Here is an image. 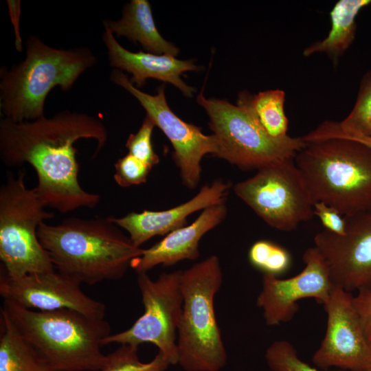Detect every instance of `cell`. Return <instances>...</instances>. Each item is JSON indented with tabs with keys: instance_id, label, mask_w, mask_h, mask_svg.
<instances>
[{
	"instance_id": "7402d4cb",
	"label": "cell",
	"mask_w": 371,
	"mask_h": 371,
	"mask_svg": "<svg viewBox=\"0 0 371 371\" xmlns=\"http://www.w3.org/2000/svg\"><path fill=\"white\" fill-rule=\"evenodd\" d=\"M0 371H52L1 310Z\"/></svg>"
},
{
	"instance_id": "7a4b0ae2",
	"label": "cell",
	"mask_w": 371,
	"mask_h": 371,
	"mask_svg": "<svg viewBox=\"0 0 371 371\" xmlns=\"http://www.w3.org/2000/svg\"><path fill=\"white\" fill-rule=\"evenodd\" d=\"M120 228L108 216H71L58 225L41 223L37 236L58 272L93 285L121 279L142 254Z\"/></svg>"
},
{
	"instance_id": "ba28073f",
	"label": "cell",
	"mask_w": 371,
	"mask_h": 371,
	"mask_svg": "<svg viewBox=\"0 0 371 371\" xmlns=\"http://www.w3.org/2000/svg\"><path fill=\"white\" fill-rule=\"evenodd\" d=\"M196 101L205 110L215 137V157L243 170H259L276 161L295 157L305 142L289 135L270 137L245 107L225 100L205 98L201 92Z\"/></svg>"
},
{
	"instance_id": "5b68a950",
	"label": "cell",
	"mask_w": 371,
	"mask_h": 371,
	"mask_svg": "<svg viewBox=\"0 0 371 371\" xmlns=\"http://www.w3.org/2000/svg\"><path fill=\"white\" fill-rule=\"evenodd\" d=\"M305 143L294 160L313 203L343 216L371 210V148L345 138Z\"/></svg>"
},
{
	"instance_id": "6da1fadb",
	"label": "cell",
	"mask_w": 371,
	"mask_h": 371,
	"mask_svg": "<svg viewBox=\"0 0 371 371\" xmlns=\"http://www.w3.org/2000/svg\"><path fill=\"white\" fill-rule=\"evenodd\" d=\"M80 139L96 141L95 158L106 144L108 132L97 117L70 110L20 122L3 117L0 158L9 167L25 163L32 166L38 179L34 188L46 207L63 214L92 209L100 195L85 190L78 181L74 144Z\"/></svg>"
},
{
	"instance_id": "8fae6325",
	"label": "cell",
	"mask_w": 371,
	"mask_h": 371,
	"mask_svg": "<svg viewBox=\"0 0 371 371\" xmlns=\"http://www.w3.org/2000/svg\"><path fill=\"white\" fill-rule=\"evenodd\" d=\"M110 80L139 101L146 115L170 140L174 149L172 157L183 184L188 188H195L201 179L203 157L207 154L214 156L216 153L214 135L203 134L199 127L176 115L167 104L164 86L159 87L155 95L144 93L133 85L121 70L116 69L111 71Z\"/></svg>"
},
{
	"instance_id": "ac0fdd59",
	"label": "cell",
	"mask_w": 371,
	"mask_h": 371,
	"mask_svg": "<svg viewBox=\"0 0 371 371\" xmlns=\"http://www.w3.org/2000/svg\"><path fill=\"white\" fill-rule=\"evenodd\" d=\"M104 27L102 39L110 65L131 74L130 81L137 88L143 87L148 78H154L171 83L185 96L192 97L194 88L188 86L180 77L183 72L199 69L192 60H181L168 54L128 51L117 41L107 27Z\"/></svg>"
},
{
	"instance_id": "7c38bea8",
	"label": "cell",
	"mask_w": 371,
	"mask_h": 371,
	"mask_svg": "<svg viewBox=\"0 0 371 371\" xmlns=\"http://www.w3.org/2000/svg\"><path fill=\"white\" fill-rule=\"evenodd\" d=\"M343 235L323 229L314 237L335 286L347 292L371 289V210L344 216Z\"/></svg>"
},
{
	"instance_id": "277c9868",
	"label": "cell",
	"mask_w": 371,
	"mask_h": 371,
	"mask_svg": "<svg viewBox=\"0 0 371 371\" xmlns=\"http://www.w3.org/2000/svg\"><path fill=\"white\" fill-rule=\"evenodd\" d=\"M23 60L9 69H0V109L14 122L32 121L44 115L48 93L55 87L67 91L97 58L85 47L57 49L31 35Z\"/></svg>"
},
{
	"instance_id": "1f68e13d",
	"label": "cell",
	"mask_w": 371,
	"mask_h": 371,
	"mask_svg": "<svg viewBox=\"0 0 371 371\" xmlns=\"http://www.w3.org/2000/svg\"><path fill=\"white\" fill-rule=\"evenodd\" d=\"M331 138H345L361 142L371 148V137L354 135H338Z\"/></svg>"
},
{
	"instance_id": "4dcf8cb0",
	"label": "cell",
	"mask_w": 371,
	"mask_h": 371,
	"mask_svg": "<svg viewBox=\"0 0 371 371\" xmlns=\"http://www.w3.org/2000/svg\"><path fill=\"white\" fill-rule=\"evenodd\" d=\"M8 12L12 23L14 27L15 34V46L18 52L23 50L22 38L20 33L19 21L21 16V1L20 0H8L7 1Z\"/></svg>"
},
{
	"instance_id": "cb8c5ba5",
	"label": "cell",
	"mask_w": 371,
	"mask_h": 371,
	"mask_svg": "<svg viewBox=\"0 0 371 371\" xmlns=\"http://www.w3.org/2000/svg\"><path fill=\"white\" fill-rule=\"evenodd\" d=\"M250 264L262 274L279 277L291 265V256L283 247L267 240L255 242L248 253Z\"/></svg>"
},
{
	"instance_id": "83f0119b",
	"label": "cell",
	"mask_w": 371,
	"mask_h": 371,
	"mask_svg": "<svg viewBox=\"0 0 371 371\" xmlns=\"http://www.w3.org/2000/svg\"><path fill=\"white\" fill-rule=\"evenodd\" d=\"M114 180L122 188L144 183L151 168L128 153L115 164Z\"/></svg>"
},
{
	"instance_id": "5bb4252c",
	"label": "cell",
	"mask_w": 371,
	"mask_h": 371,
	"mask_svg": "<svg viewBox=\"0 0 371 371\" xmlns=\"http://www.w3.org/2000/svg\"><path fill=\"white\" fill-rule=\"evenodd\" d=\"M302 260L304 269L293 277L282 279L262 274L256 304L267 326L290 322L299 309L300 300L313 298L323 305L333 291L335 285L319 251L315 247L308 248Z\"/></svg>"
},
{
	"instance_id": "d4e9b609",
	"label": "cell",
	"mask_w": 371,
	"mask_h": 371,
	"mask_svg": "<svg viewBox=\"0 0 371 371\" xmlns=\"http://www.w3.org/2000/svg\"><path fill=\"white\" fill-rule=\"evenodd\" d=\"M138 347L121 344L107 355L104 367L99 371H166L171 365L168 359L158 351L149 362H142L137 355Z\"/></svg>"
},
{
	"instance_id": "d6986e66",
	"label": "cell",
	"mask_w": 371,
	"mask_h": 371,
	"mask_svg": "<svg viewBox=\"0 0 371 371\" xmlns=\"http://www.w3.org/2000/svg\"><path fill=\"white\" fill-rule=\"evenodd\" d=\"M104 26L117 36L139 42L149 53L175 56L179 49L165 40L157 29L150 4L147 0H132L125 5L122 16L117 21L106 19Z\"/></svg>"
},
{
	"instance_id": "9c48e42d",
	"label": "cell",
	"mask_w": 371,
	"mask_h": 371,
	"mask_svg": "<svg viewBox=\"0 0 371 371\" xmlns=\"http://www.w3.org/2000/svg\"><path fill=\"white\" fill-rule=\"evenodd\" d=\"M233 188L260 218L280 231H293L314 215V203L294 157L260 168Z\"/></svg>"
},
{
	"instance_id": "30bf717a",
	"label": "cell",
	"mask_w": 371,
	"mask_h": 371,
	"mask_svg": "<svg viewBox=\"0 0 371 371\" xmlns=\"http://www.w3.org/2000/svg\"><path fill=\"white\" fill-rule=\"evenodd\" d=\"M181 271L164 272L155 280L147 273L137 274L144 313L128 329L109 335L103 346L118 344L138 347L150 343L166 356L171 365L177 364V332L183 306Z\"/></svg>"
},
{
	"instance_id": "3957f363",
	"label": "cell",
	"mask_w": 371,
	"mask_h": 371,
	"mask_svg": "<svg viewBox=\"0 0 371 371\" xmlns=\"http://www.w3.org/2000/svg\"><path fill=\"white\" fill-rule=\"evenodd\" d=\"M1 310L52 371H99L105 365L101 347L111 328L104 319L69 309L31 310L8 300Z\"/></svg>"
},
{
	"instance_id": "f1b7e54d",
	"label": "cell",
	"mask_w": 371,
	"mask_h": 371,
	"mask_svg": "<svg viewBox=\"0 0 371 371\" xmlns=\"http://www.w3.org/2000/svg\"><path fill=\"white\" fill-rule=\"evenodd\" d=\"M314 215L321 221L324 229L339 235L346 231V220L335 208L323 202L314 203Z\"/></svg>"
},
{
	"instance_id": "4fadbf2b",
	"label": "cell",
	"mask_w": 371,
	"mask_h": 371,
	"mask_svg": "<svg viewBox=\"0 0 371 371\" xmlns=\"http://www.w3.org/2000/svg\"><path fill=\"white\" fill-rule=\"evenodd\" d=\"M326 313L325 335L312 357L321 370L337 367L350 371L371 370V346L363 333L351 293L335 286L323 304Z\"/></svg>"
},
{
	"instance_id": "8992f818",
	"label": "cell",
	"mask_w": 371,
	"mask_h": 371,
	"mask_svg": "<svg viewBox=\"0 0 371 371\" xmlns=\"http://www.w3.org/2000/svg\"><path fill=\"white\" fill-rule=\"evenodd\" d=\"M223 277L215 255L181 271L183 306L177 332V364L186 371H219L227 363L214 310Z\"/></svg>"
},
{
	"instance_id": "2e32d148",
	"label": "cell",
	"mask_w": 371,
	"mask_h": 371,
	"mask_svg": "<svg viewBox=\"0 0 371 371\" xmlns=\"http://www.w3.org/2000/svg\"><path fill=\"white\" fill-rule=\"evenodd\" d=\"M231 188L229 182L216 179L203 186L189 201L162 211L144 210L130 212L122 217L108 216L109 220L128 234L132 243L139 247L151 238L167 235L186 225L188 217L199 210L225 203Z\"/></svg>"
},
{
	"instance_id": "44dd1931",
	"label": "cell",
	"mask_w": 371,
	"mask_h": 371,
	"mask_svg": "<svg viewBox=\"0 0 371 371\" xmlns=\"http://www.w3.org/2000/svg\"><path fill=\"white\" fill-rule=\"evenodd\" d=\"M338 135L371 137V69L363 76L355 105L346 117L341 122L324 121L302 138L309 142Z\"/></svg>"
},
{
	"instance_id": "603a6c76",
	"label": "cell",
	"mask_w": 371,
	"mask_h": 371,
	"mask_svg": "<svg viewBox=\"0 0 371 371\" xmlns=\"http://www.w3.org/2000/svg\"><path fill=\"white\" fill-rule=\"evenodd\" d=\"M285 92L281 89L260 91L252 95L240 93L237 104L246 108L272 138L288 136V118L284 111Z\"/></svg>"
},
{
	"instance_id": "4316f807",
	"label": "cell",
	"mask_w": 371,
	"mask_h": 371,
	"mask_svg": "<svg viewBox=\"0 0 371 371\" xmlns=\"http://www.w3.org/2000/svg\"><path fill=\"white\" fill-rule=\"evenodd\" d=\"M155 126L153 120L146 115L140 128L135 134H130L126 147L128 153L143 161L151 168L159 161L152 144V134Z\"/></svg>"
},
{
	"instance_id": "484cf974",
	"label": "cell",
	"mask_w": 371,
	"mask_h": 371,
	"mask_svg": "<svg viewBox=\"0 0 371 371\" xmlns=\"http://www.w3.org/2000/svg\"><path fill=\"white\" fill-rule=\"evenodd\" d=\"M265 358L272 371H324L302 361L293 345L286 340H277L270 344Z\"/></svg>"
},
{
	"instance_id": "9a60e30c",
	"label": "cell",
	"mask_w": 371,
	"mask_h": 371,
	"mask_svg": "<svg viewBox=\"0 0 371 371\" xmlns=\"http://www.w3.org/2000/svg\"><path fill=\"white\" fill-rule=\"evenodd\" d=\"M80 284L56 270L12 278L0 268V294L3 300L31 310L69 309L92 318L104 319L105 305L86 295Z\"/></svg>"
},
{
	"instance_id": "e0dca14e",
	"label": "cell",
	"mask_w": 371,
	"mask_h": 371,
	"mask_svg": "<svg viewBox=\"0 0 371 371\" xmlns=\"http://www.w3.org/2000/svg\"><path fill=\"white\" fill-rule=\"evenodd\" d=\"M227 215V207L221 203L202 210L190 225L168 234L131 262L137 274L147 273L158 265L171 266L185 260H195L199 256V244L203 236L218 225Z\"/></svg>"
},
{
	"instance_id": "f546056e",
	"label": "cell",
	"mask_w": 371,
	"mask_h": 371,
	"mask_svg": "<svg viewBox=\"0 0 371 371\" xmlns=\"http://www.w3.org/2000/svg\"><path fill=\"white\" fill-rule=\"evenodd\" d=\"M352 302L358 314L363 333L371 346V289L357 291Z\"/></svg>"
},
{
	"instance_id": "52a82bcc",
	"label": "cell",
	"mask_w": 371,
	"mask_h": 371,
	"mask_svg": "<svg viewBox=\"0 0 371 371\" xmlns=\"http://www.w3.org/2000/svg\"><path fill=\"white\" fill-rule=\"evenodd\" d=\"M25 170L8 173L0 188L1 267L10 277L55 270L37 236L39 225L53 218L35 188L25 184Z\"/></svg>"
},
{
	"instance_id": "ffe728a7",
	"label": "cell",
	"mask_w": 371,
	"mask_h": 371,
	"mask_svg": "<svg viewBox=\"0 0 371 371\" xmlns=\"http://www.w3.org/2000/svg\"><path fill=\"white\" fill-rule=\"evenodd\" d=\"M371 3L370 0H339L331 11V29L322 41H316L306 47L303 55L308 57L317 53L326 54L334 66L355 40L356 17L360 10Z\"/></svg>"
}]
</instances>
